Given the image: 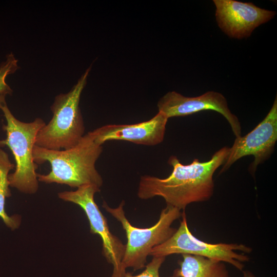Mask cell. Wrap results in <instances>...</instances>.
I'll list each match as a JSON object with an SVG mask.
<instances>
[{"label":"cell","mask_w":277,"mask_h":277,"mask_svg":"<svg viewBox=\"0 0 277 277\" xmlns=\"http://www.w3.org/2000/svg\"><path fill=\"white\" fill-rule=\"evenodd\" d=\"M229 147L224 146L216 151L206 162L194 159L189 164H182L175 155L168 163L173 168L166 178L148 175L141 177L137 196L143 200L154 196L163 197L167 205L185 210L192 203L209 200L214 189L213 174L223 165L229 153Z\"/></svg>","instance_id":"cell-1"},{"label":"cell","mask_w":277,"mask_h":277,"mask_svg":"<svg viewBox=\"0 0 277 277\" xmlns=\"http://www.w3.org/2000/svg\"><path fill=\"white\" fill-rule=\"evenodd\" d=\"M103 151L91 131L85 134L75 146L65 150H53L34 145L33 157L36 164L46 162L51 166L46 174H37L38 181L65 184L77 188L92 184L100 188L103 179L95 168Z\"/></svg>","instance_id":"cell-2"},{"label":"cell","mask_w":277,"mask_h":277,"mask_svg":"<svg viewBox=\"0 0 277 277\" xmlns=\"http://www.w3.org/2000/svg\"><path fill=\"white\" fill-rule=\"evenodd\" d=\"M91 67L87 69L67 93L56 95L50 107L53 116L38 132L35 145L53 150L75 146L85 135V125L80 107L81 96Z\"/></svg>","instance_id":"cell-3"},{"label":"cell","mask_w":277,"mask_h":277,"mask_svg":"<svg viewBox=\"0 0 277 277\" xmlns=\"http://www.w3.org/2000/svg\"><path fill=\"white\" fill-rule=\"evenodd\" d=\"M6 120L3 129L6 137L0 140V147L7 146L15 160V171L8 176L9 186L22 192L34 193L38 188L33 160V150L39 130L46 124L39 117L31 122H24L17 119L8 108L7 103L1 108Z\"/></svg>","instance_id":"cell-4"},{"label":"cell","mask_w":277,"mask_h":277,"mask_svg":"<svg viewBox=\"0 0 277 277\" xmlns=\"http://www.w3.org/2000/svg\"><path fill=\"white\" fill-rule=\"evenodd\" d=\"M122 201L116 208H111L105 201L103 207L122 224L127 239L126 249L122 264L124 269L132 268L136 271L145 266L147 258L151 249L160 245L176 231L171 227L174 221L182 216V213L177 208L167 205L160 214L159 219L153 226L145 228L132 226L125 214Z\"/></svg>","instance_id":"cell-5"},{"label":"cell","mask_w":277,"mask_h":277,"mask_svg":"<svg viewBox=\"0 0 277 277\" xmlns=\"http://www.w3.org/2000/svg\"><path fill=\"white\" fill-rule=\"evenodd\" d=\"M178 229L167 241L153 247L149 255L165 257L174 254L198 255L226 262L238 270H243V263L248 261L249 257L236 251L249 253L252 251L250 247L242 244H211L201 241L190 232L184 211Z\"/></svg>","instance_id":"cell-6"},{"label":"cell","mask_w":277,"mask_h":277,"mask_svg":"<svg viewBox=\"0 0 277 277\" xmlns=\"http://www.w3.org/2000/svg\"><path fill=\"white\" fill-rule=\"evenodd\" d=\"M100 188L94 185L87 184L79 187L75 191L58 193V197L67 202L80 206L88 219L90 232L100 236L102 241V254L107 262L113 266L111 277H124L126 270L122 266V260L126 245L110 231L107 220L94 201L95 193Z\"/></svg>","instance_id":"cell-7"},{"label":"cell","mask_w":277,"mask_h":277,"mask_svg":"<svg viewBox=\"0 0 277 277\" xmlns=\"http://www.w3.org/2000/svg\"><path fill=\"white\" fill-rule=\"evenodd\" d=\"M277 141V97L265 118L250 132L236 137L229 147L228 156L220 171H226L236 161L252 155L254 161L249 171L254 175L258 166L270 158L274 152Z\"/></svg>","instance_id":"cell-8"},{"label":"cell","mask_w":277,"mask_h":277,"mask_svg":"<svg viewBox=\"0 0 277 277\" xmlns=\"http://www.w3.org/2000/svg\"><path fill=\"white\" fill-rule=\"evenodd\" d=\"M157 108L159 112L168 118L188 115L203 110L215 111L227 120L235 137L241 136L239 120L231 112L226 97L220 92L210 91L198 96L188 97L175 91H170L160 99Z\"/></svg>","instance_id":"cell-9"},{"label":"cell","mask_w":277,"mask_h":277,"mask_svg":"<svg viewBox=\"0 0 277 277\" xmlns=\"http://www.w3.org/2000/svg\"><path fill=\"white\" fill-rule=\"evenodd\" d=\"M215 17L220 28L231 38L250 36L253 30L268 22L276 12L261 8L252 3L235 0H213Z\"/></svg>","instance_id":"cell-10"},{"label":"cell","mask_w":277,"mask_h":277,"mask_svg":"<svg viewBox=\"0 0 277 277\" xmlns=\"http://www.w3.org/2000/svg\"><path fill=\"white\" fill-rule=\"evenodd\" d=\"M168 118L160 112L151 119L134 124H110L91 131L95 141L102 145L111 140H123L147 146L161 143Z\"/></svg>","instance_id":"cell-11"},{"label":"cell","mask_w":277,"mask_h":277,"mask_svg":"<svg viewBox=\"0 0 277 277\" xmlns=\"http://www.w3.org/2000/svg\"><path fill=\"white\" fill-rule=\"evenodd\" d=\"M178 262L180 268L175 269L179 277H229L224 262L203 256L182 254Z\"/></svg>","instance_id":"cell-12"},{"label":"cell","mask_w":277,"mask_h":277,"mask_svg":"<svg viewBox=\"0 0 277 277\" xmlns=\"http://www.w3.org/2000/svg\"><path fill=\"white\" fill-rule=\"evenodd\" d=\"M14 167L8 154L0 147V217L12 230L19 226L21 218L17 215L9 216L5 211V206L6 198L11 196L8 179L9 172Z\"/></svg>","instance_id":"cell-13"},{"label":"cell","mask_w":277,"mask_h":277,"mask_svg":"<svg viewBox=\"0 0 277 277\" xmlns=\"http://www.w3.org/2000/svg\"><path fill=\"white\" fill-rule=\"evenodd\" d=\"M18 62L15 55L12 53H10L0 64V110L6 103V97L12 93V90L6 81L9 75L15 73L18 69Z\"/></svg>","instance_id":"cell-14"},{"label":"cell","mask_w":277,"mask_h":277,"mask_svg":"<svg viewBox=\"0 0 277 277\" xmlns=\"http://www.w3.org/2000/svg\"><path fill=\"white\" fill-rule=\"evenodd\" d=\"M166 259L165 256H153L150 262L146 266L145 269L141 273L133 275L130 272H126L124 277H161L159 270ZM168 277H179L175 270L173 275Z\"/></svg>","instance_id":"cell-15"},{"label":"cell","mask_w":277,"mask_h":277,"mask_svg":"<svg viewBox=\"0 0 277 277\" xmlns=\"http://www.w3.org/2000/svg\"><path fill=\"white\" fill-rule=\"evenodd\" d=\"M243 277H255L251 272L248 270L243 271Z\"/></svg>","instance_id":"cell-16"}]
</instances>
